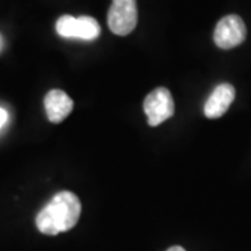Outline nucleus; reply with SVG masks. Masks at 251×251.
Segmentation results:
<instances>
[{"label":"nucleus","mask_w":251,"mask_h":251,"mask_svg":"<svg viewBox=\"0 0 251 251\" xmlns=\"http://www.w3.org/2000/svg\"><path fill=\"white\" fill-rule=\"evenodd\" d=\"M81 215V202L72 191H60L36 215V227L44 234L67 232L74 227Z\"/></svg>","instance_id":"f257e3e1"},{"label":"nucleus","mask_w":251,"mask_h":251,"mask_svg":"<svg viewBox=\"0 0 251 251\" xmlns=\"http://www.w3.org/2000/svg\"><path fill=\"white\" fill-rule=\"evenodd\" d=\"M138 21L137 0H112L108 13V25L113 34L128 35L134 31Z\"/></svg>","instance_id":"f03ea898"},{"label":"nucleus","mask_w":251,"mask_h":251,"mask_svg":"<svg viewBox=\"0 0 251 251\" xmlns=\"http://www.w3.org/2000/svg\"><path fill=\"white\" fill-rule=\"evenodd\" d=\"M56 31L63 38H75L82 41H94L100 34V25L90 16L73 17L62 16L56 23Z\"/></svg>","instance_id":"7ed1b4c3"},{"label":"nucleus","mask_w":251,"mask_h":251,"mask_svg":"<svg viewBox=\"0 0 251 251\" xmlns=\"http://www.w3.org/2000/svg\"><path fill=\"white\" fill-rule=\"evenodd\" d=\"M144 112L148 117V125L152 127L162 125L165 120L173 116L175 102L169 90L159 87L148 94L144 100Z\"/></svg>","instance_id":"20e7f679"},{"label":"nucleus","mask_w":251,"mask_h":251,"mask_svg":"<svg viewBox=\"0 0 251 251\" xmlns=\"http://www.w3.org/2000/svg\"><path fill=\"white\" fill-rule=\"evenodd\" d=\"M247 35V28L239 16H226L216 24L214 41L221 49H232L244 42Z\"/></svg>","instance_id":"39448f33"},{"label":"nucleus","mask_w":251,"mask_h":251,"mask_svg":"<svg viewBox=\"0 0 251 251\" xmlns=\"http://www.w3.org/2000/svg\"><path fill=\"white\" fill-rule=\"evenodd\" d=\"M234 95L236 92H234L233 85L230 84L218 85L209 95V98L206 99L205 106H204L205 116L208 119H218V117L224 116L226 110L232 105Z\"/></svg>","instance_id":"423d86ee"},{"label":"nucleus","mask_w":251,"mask_h":251,"mask_svg":"<svg viewBox=\"0 0 251 251\" xmlns=\"http://www.w3.org/2000/svg\"><path fill=\"white\" fill-rule=\"evenodd\" d=\"M73 99L62 90H52L45 97V110L48 119L52 123H60L72 113Z\"/></svg>","instance_id":"0eeeda50"},{"label":"nucleus","mask_w":251,"mask_h":251,"mask_svg":"<svg viewBox=\"0 0 251 251\" xmlns=\"http://www.w3.org/2000/svg\"><path fill=\"white\" fill-rule=\"evenodd\" d=\"M7 122V112L3 108H0V128Z\"/></svg>","instance_id":"6e6552de"},{"label":"nucleus","mask_w":251,"mask_h":251,"mask_svg":"<svg viewBox=\"0 0 251 251\" xmlns=\"http://www.w3.org/2000/svg\"><path fill=\"white\" fill-rule=\"evenodd\" d=\"M166 251H186L183 247H180V246H173L171 249H168Z\"/></svg>","instance_id":"1a4fd4ad"},{"label":"nucleus","mask_w":251,"mask_h":251,"mask_svg":"<svg viewBox=\"0 0 251 251\" xmlns=\"http://www.w3.org/2000/svg\"><path fill=\"white\" fill-rule=\"evenodd\" d=\"M3 48V38H1V35H0V49Z\"/></svg>","instance_id":"9d476101"}]
</instances>
